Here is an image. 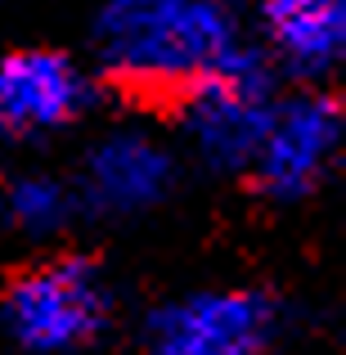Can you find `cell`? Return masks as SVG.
I'll return each mask as SVG.
<instances>
[{"mask_svg": "<svg viewBox=\"0 0 346 355\" xmlns=\"http://www.w3.org/2000/svg\"><path fill=\"white\" fill-rule=\"evenodd\" d=\"M275 113L266 59L220 72L180 95V126L193 157L211 171H248Z\"/></svg>", "mask_w": 346, "mask_h": 355, "instance_id": "cell-4", "label": "cell"}, {"mask_svg": "<svg viewBox=\"0 0 346 355\" xmlns=\"http://www.w3.org/2000/svg\"><path fill=\"white\" fill-rule=\"evenodd\" d=\"M77 211H81L77 189H72L68 180H59V175L32 171V175L9 180V189H5V216H9V225L23 230V234H32V239H45V234L68 230Z\"/></svg>", "mask_w": 346, "mask_h": 355, "instance_id": "cell-9", "label": "cell"}, {"mask_svg": "<svg viewBox=\"0 0 346 355\" xmlns=\"http://www.w3.org/2000/svg\"><path fill=\"white\" fill-rule=\"evenodd\" d=\"M342 153V104L320 90H297L275 99L266 139L248 171L257 175L261 193L279 202H297L329 180Z\"/></svg>", "mask_w": 346, "mask_h": 355, "instance_id": "cell-5", "label": "cell"}, {"mask_svg": "<svg viewBox=\"0 0 346 355\" xmlns=\"http://www.w3.org/2000/svg\"><path fill=\"white\" fill-rule=\"evenodd\" d=\"M175 189V153L157 135L135 126L95 139L81 166L77 198L95 216H144Z\"/></svg>", "mask_w": 346, "mask_h": 355, "instance_id": "cell-7", "label": "cell"}, {"mask_svg": "<svg viewBox=\"0 0 346 355\" xmlns=\"http://www.w3.org/2000/svg\"><path fill=\"white\" fill-rule=\"evenodd\" d=\"M99 68L135 90H189L266 59L230 0H104L90 23Z\"/></svg>", "mask_w": 346, "mask_h": 355, "instance_id": "cell-1", "label": "cell"}, {"mask_svg": "<svg viewBox=\"0 0 346 355\" xmlns=\"http://www.w3.org/2000/svg\"><path fill=\"white\" fill-rule=\"evenodd\" d=\"M266 45L293 77L320 81L346 54V0H252Z\"/></svg>", "mask_w": 346, "mask_h": 355, "instance_id": "cell-8", "label": "cell"}, {"mask_svg": "<svg viewBox=\"0 0 346 355\" xmlns=\"http://www.w3.org/2000/svg\"><path fill=\"white\" fill-rule=\"evenodd\" d=\"M95 81L59 50L0 54V139H36L86 117Z\"/></svg>", "mask_w": 346, "mask_h": 355, "instance_id": "cell-6", "label": "cell"}, {"mask_svg": "<svg viewBox=\"0 0 346 355\" xmlns=\"http://www.w3.org/2000/svg\"><path fill=\"white\" fill-rule=\"evenodd\" d=\"M279 306L252 288H207L157 306L144 355H275Z\"/></svg>", "mask_w": 346, "mask_h": 355, "instance_id": "cell-3", "label": "cell"}, {"mask_svg": "<svg viewBox=\"0 0 346 355\" xmlns=\"http://www.w3.org/2000/svg\"><path fill=\"white\" fill-rule=\"evenodd\" d=\"M9 338L32 355L81 351L108 329L113 293L95 261L54 257L9 279L0 302Z\"/></svg>", "mask_w": 346, "mask_h": 355, "instance_id": "cell-2", "label": "cell"}]
</instances>
